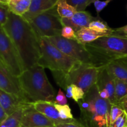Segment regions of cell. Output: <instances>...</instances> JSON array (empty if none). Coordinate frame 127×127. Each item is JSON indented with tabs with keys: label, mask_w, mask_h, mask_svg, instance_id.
<instances>
[{
	"label": "cell",
	"mask_w": 127,
	"mask_h": 127,
	"mask_svg": "<svg viewBox=\"0 0 127 127\" xmlns=\"http://www.w3.org/2000/svg\"><path fill=\"white\" fill-rule=\"evenodd\" d=\"M110 127H127V113L124 111V114L119 117Z\"/></svg>",
	"instance_id": "29"
},
{
	"label": "cell",
	"mask_w": 127,
	"mask_h": 127,
	"mask_svg": "<svg viewBox=\"0 0 127 127\" xmlns=\"http://www.w3.org/2000/svg\"><path fill=\"white\" fill-rule=\"evenodd\" d=\"M114 35H117L127 38V25L119 28L114 29Z\"/></svg>",
	"instance_id": "34"
},
{
	"label": "cell",
	"mask_w": 127,
	"mask_h": 127,
	"mask_svg": "<svg viewBox=\"0 0 127 127\" xmlns=\"http://www.w3.org/2000/svg\"><path fill=\"white\" fill-rule=\"evenodd\" d=\"M7 117H8V115H7L6 112L4 111L3 108L2 107V106L0 104V125L7 119Z\"/></svg>",
	"instance_id": "36"
},
{
	"label": "cell",
	"mask_w": 127,
	"mask_h": 127,
	"mask_svg": "<svg viewBox=\"0 0 127 127\" xmlns=\"http://www.w3.org/2000/svg\"><path fill=\"white\" fill-rule=\"evenodd\" d=\"M96 86L99 90H106L109 93L110 102L111 104H116L115 97V79L109 74L105 68V65L100 68Z\"/></svg>",
	"instance_id": "13"
},
{
	"label": "cell",
	"mask_w": 127,
	"mask_h": 127,
	"mask_svg": "<svg viewBox=\"0 0 127 127\" xmlns=\"http://www.w3.org/2000/svg\"><path fill=\"white\" fill-rule=\"evenodd\" d=\"M104 35L99 33L89 27L83 28L76 32V38L78 42L83 45H86L96 40L100 37H104Z\"/></svg>",
	"instance_id": "19"
},
{
	"label": "cell",
	"mask_w": 127,
	"mask_h": 127,
	"mask_svg": "<svg viewBox=\"0 0 127 127\" xmlns=\"http://www.w3.org/2000/svg\"><path fill=\"white\" fill-rule=\"evenodd\" d=\"M2 27L17 50L24 71L37 65L42 55L41 38L29 21L9 11Z\"/></svg>",
	"instance_id": "1"
},
{
	"label": "cell",
	"mask_w": 127,
	"mask_h": 127,
	"mask_svg": "<svg viewBox=\"0 0 127 127\" xmlns=\"http://www.w3.org/2000/svg\"><path fill=\"white\" fill-rule=\"evenodd\" d=\"M112 0H104V1H100V0H95L94 2V7L96 10L97 14L99 16L100 12L111 2Z\"/></svg>",
	"instance_id": "31"
},
{
	"label": "cell",
	"mask_w": 127,
	"mask_h": 127,
	"mask_svg": "<svg viewBox=\"0 0 127 127\" xmlns=\"http://www.w3.org/2000/svg\"><path fill=\"white\" fill-rule=\"evenodd\" d=\"M102 66L80 63L68 72L52 73L57 84L64 91L68 86L74 84L87 93L96 84L99 71Z\"/></svg>",
	"instance_id": "4"
},
{
	"label": "cell",
	"mask_w": 127,
	"mask_h": 127,
	"mask_svg": "<svg viewBox=\"0 0 127 127\" xmlns=\"http://www.w3.org/2000/svg\"><path fill=\"white\" fill-rule=\"evenodd\" d=\"M124 112V110L117 104H112L110 110V122L113 124L118 118L121 116Z\"/></svg>",
	"instance_id": "27"
},
{
	"label": "cell",
	"mask_w": 127,
	"mask_h": 127,
	"mask_svg": "<svg viewBox=\"0 0 127 127\" xmlns=\"http://www.w3.org/2000/svg\"><path fill=\"white\" fill-rule=\"evenodd\" d=\"M80 109L79 120L87 127H110L111 103L102 99L96 84L78 102Z\"/></svg>",
	"instance_id": "2"
},
{
	"label": "cell",
	"mask_w": 127,
	"mask_h": 127,
	"mask_svg": "<svg viewBox=\"0 0 127 127\" xmlns=\"http://www.w3.org/2000/svg\"><path fill=\"white\" fill-rule=\"evenodd\" d=\"M31 2L32 0H6L4 4L12 13L23 16L29 10Z\"/></svg>",
	"instance_id": "18"
},
{
	"label": "cell",
	"mask_w": 127,
	"mask_h": 127,
	"mask_svg": "<svg viewBox=\"0 0 127 127\" xmlns=\"http://www.w3.org/2000/svg\"><path fill=\"white\" fill-rule=\"evenodd\" d=\"M27 104L22 102L14 95L0 89V104L8 116Z\"/></svg>",
	"instance_id": "16"
},
{
	"label": "cell",
	"mask_w": 127,
	"mask_h": 127,
	"mask_svg": "<svg viewBox=\"0 0 127 127\" xmlns=\"http://www.w3.org/2000/svg\"><path fill=\"white\" fill-rule=\"evenodd\" d=\"M6 1V0H1V2H2V4H4L5 1Z\"/></svg>",
	"instance_id": "39"
},
{
	"label": "cell",
	"mask_w": 127,
	"mask_h": 127,
	"mask_svg": "<svg viewBox=\"0 0 127 127\" xmlns=\"http://www.w3.org/2000/svg\"><path fill=\"white\" fill-rule=\"evenodd\" d=\"M0 89L14 95L22 102L27 104L28 100L21 87L18 77L11 73L0 61Z\"/></svg>",
	"instance_id": "10"
},
{
	"label": "cell",
	"mask_w": 127,
	"mask_h": 127,
	"mask_svg": "<svg viewBox=\"0 0 127 127\" xmlns=\"http://www.w3.org/2000/svg\"><path fill=\"white\" fill-rule=\"evenodd\" d=\"M105 68L114 79H120L127 84V63L120 60H115L108 62Z\"/></svg>",
	"instance_id": "17"
},
{
	"label": "cell",
	"mask_w": 127,
	"mask_h": 127,
	"mask_svg": "<svg viewBox=\"0 0 127 127\" xmlns=\"http://www.w3.org/2000/svg\"><path fill=\"white\" fill-rule=\"evenodd\" d=\"M42 55L37 65L52 71L68 72L81 63L55 47L46 37H41Z\"/></svg>",
	"instance_id": "6"
},
{
	"label": "cell",
	"mask_w": 127,
	"mask_h": 127,
	"mask_svg": "<svg viewBox=\"0 0 127 127\" xmlns=\"http://www.w3.org/2000/svg\"><path fill=\"white\" fill-rule=\"evenodd\" d=\"M118 60H120L123 61V62H125V63H127V57H122V58H119V59H118Z\"/></svg>",
	"instance_id": "38"
},
{
	"label": "cell",
	"mask_w": 127,
	"mask_h": 127,
	"mask_svg": "<svg viewBox=\"0 0 127 127\" xmlns=\"http://www.w3.org/2000/svg\"><path fill=\"white\" fill-rule=\"evenodd\" d=\"M116 104L120 106L124 111L127 113V95L120 99Z\"/></svg>",
	"instance_id": "35"
},
{
	"label": "cell",
	"mask_w": 127,
	"mask_h": 127,
	"mask_svg": "<svg viewBox=\"0 0 127 127\" xmlns=\"http://www.w3.org/2000/svg\"><path fill=\"white\" fill-rule=\"evenodd\" d=\"M3 4H2V2H1V1H0V6H2V5H3Z\"/></svg>",
	"instance_id": "40"
},
{
	"label": "cell",
	"mask_w": 127,
	"mask_h": 127,
	"mask_svg": "<svg viewBox=\"0 0 127 127\" xmlns=\"http://www.w3.org/2000/svg\"><path fill=\"white\" fill-rule=\"evenodd\" d=\"M31 104L35 110H37L39 112L42 113V114H43L45 116L48 117V119L53 120L55 122L56 125L71 122L64 121L61 119L59 113L56 109L53 102L38 101L31 103Z\"/></svg>",
	"instance_id": "14"
},
{
	"label": "cell",
	"mask_w": 127,
	"mask_h": 127,
	"mask_svg": "<svg viewBox=\"0 0 127 127\" xmlns=\"http://www.w3.org/2000/svg\"><path fill=\"white\" fill-rule=\"evenodd\" d=\"M58 1L59 0H32L29 10L22 17L26 20L31 19L55 7Z\"/></svg>",
	"instance_id": "15"
},
{
	"label": "cell",
	"mask_w": 127,
	"mask_h": 127,
	"mask_svg": "<svg viewBox=\"0 0 127 127\" xmlns=\"http://www.w3.org/2000/svg\"><path fill=\"white\" fill-rule=\"evenodd\" d=\"M127 95V84L119 79H115V97L116 104L120 99Z\"/></svg>",
	"instance_id": "24"
},
{
	"label": "cell",
	"mask_w": 127,
	"mask_h": 127,
	"mask_svg": "<svg viewBox=\"0 0 127 127\" xmlns=\"http://www.w3.org/2000/svg\"><path fill=\"white\" fill-rule=\"evenodd\" d=\"M96 18L87 11H77L69 18H61V22L63 26L71 27L76 32L83 28L89 27L91 22Z\"/></svg>",
	"instance_id": "12"
},
{
	"label": "cell",
	"mask_w": 127,
	"mask_h": 127,
	"mask_svg": "<svg viewBox=\"0 0 127 127\" xmlns=\"http://www.w3.org/2000/svg\"><path fill=\"white\" fill-rule=\"evenodd\" d=\"M53 102H54V104L61 105H64L67 104L66 96L61 89H60L58 91V94L56 95L55 99Z\"/></svg>",
	"instance_id": "32"
},
{
	"label": "cell",
	"mask_w": 127,
	"mask_h": 127,
	"mask_svg": "<svg viewBox=\"0 0 127 127\" xmlns=\"http://www.w3.org/2000/svg\"><path fill=\"white\" fill-rule=\"evenodd\" d=\"M62 36L66 39L75 40L76 32L69 26H63L62 31Z\"/></svg>",
	"instance_id": "28"
},
{
	"label": "cell",
	"mask_w": 127,
	"mask_h": 127,
	"mask_svg": "<svg viewBox=\"0 0 127 127\" xmlns=\"http://www.w3.org/2000/svg\"><path fill=\"white\" fill-rule=\"evenodd\" d=\"M0 61L16 76L19 77L24 71L23 66L17 50L2 26H1Z\"/></svg>",
	"instance_id": "9"
},
{
	"label": "cell",
	"mask_w": 127,
	"mask_h": 127,
	"mask_svg": "<svg viewBox=\"0 0 127 127\" xmlns=\"http://www.w3.org/2000/svg\"><path fill=\"white\" fill-rule=\"evenodd\" d=\"M40 37L62 35L63 26L57 11V6L27 20Z\"/></svg>",
	"instance_id": "8"
},
{
	"label": "cell",
	"mask_w": 127,
	"mask_h": 127,
	"mask_svg": "<svg viewBox=\"0 0 127 127\" xmlns=\"http://www.w3.org/2000/svg\"><path fill=\"white\" fill-rule=\"evenodd\" d=\"M24 106L12 113L11 115H9L7 119L0 125H2L4 127H22L21 120H22L23 109Z\"/></svg>",
	"instance_id": "22"
},
{
	"label": "cell",
	"mask_w": 127,
	"mask_h": 127,
	"mask_svg": "<svg viewBox=\"0 0 127 127\" xmlns=\"http://www.w3.org/2000/svg\"><path fill=\"white\" fill-rule=\"evenodd\" d=\"M67 2L74 7L77 11H84L86 8L95 0H66Z\"/></svg>",
	"instance_id": "26"
},
{
	"label": "cell",
	"mask_w": 127,
	"mask_h": 127,
	"mask_svg": "<svg viewBox=\"0 0 127 127\" xmlns=\"http://www.w3.org/2000/svg\"><path fill=\"white\" fill-rule=\"evenodd\" d=\"M46 38L60 50L81 63L97 66H102L106 64L102 60L89 52L85 45L81 44L76 40L66 39L62 35Z\"/></svg>",
	"instance_id": "7"
},
{
	"label": "cell",
	"mask_w": 127,
	"mask_h": 127,
	"mask_svg": "<svg viewBox=\"0 0 127 127\" xmlns=\"http://www.w3.org/2000/svg\"><path fill=\"white\" fill-rule=\"evenodd\" d=\"M89 28L105 36L114 35V29L110 28L107 22L101 20L99 17H97L94 21L91 22Z\"/></svg>",
	"instance_id": "20"
},
{
	"label": "cell",
	"mask_w": 127,
	"mask_h": 127,
	"mask_svg": "<svg viewBox=\"0 0 127 127\" xmlns=\"http://www.w3.org/2000/svg\"><path fill=\"white\" fill-rule=\"evenodd\" d=\"M85 45L89 52L106 64L127 56V38L117 35L104 36Z\"/></svg>",
	"instance_id": "5"
},
{
	"label": "cell",
	"mask_w": 127,
	"mask_h": 127,
	"mask_svg": "<svg viewBox=\"0 0 127 127\" xmlns=\"http://www.w3.org/2000/svg\"><path fill=\"white\" fill-rule=\"evenodd\" d=\"M55 106L58 110L60 116L62 120L67 122H71L75 119L73 117L71 110L68 105L66 104V105H61L55 104Z\"/></svg>",
	"instance_id": "25"
},
{
	"label": "cell",
	"mask_w": 127,
	"mask_h": 127,
	"mask_svg": "<svg viewBox=\"0 0 127 127\" xmlns=\"http://www.w3.org/2000/svg\"><path fill=\"white\" fill-rule=\"evenodd\" d=\"M66 96L68 98H72L76 102L78 103L85 96L86 93L81 88L76 85L71 84L66 89Z\"/></svg>",
	"instance_id": "23"
},
{
	"label": "cell",
	"mask_w": 127,
	"mask_h": 127,
	"mask_svg": "<svg viewBox=\"0 0 127 127\" xmlns=\"http://www.w3.org/2000/svg\"><path fill=\"white\" fill-rule=\"evenodd\" d=\"M56 127H87L81 122L78 119H74L73 121L64 124H57Z\"/></svg>",
	"instance_id": "33"
},
{
	"label": "cell",
	"mask_w": 127,
	"mask_h": 127,
	"mask_svg": "<svg viewBox=\"0 0 127 127\" xmlns=\"http://www.w3.org/2000/svg\"><path fill=\"white\" fill-rule=\"evenodd\" d=\"M18 78L29 102H54L56 92L47 78L45 68L36 65L24 71Z\"/></svg>",
	"instance_id": "3"
},
{
	"label": "cell",
	"mask_w": 127,
	"mask_h": 127,
	"mask_svg": "<svg viewBox=\"0 0 127 127\" xmlns=\"http://www.w3.org/2000/svg\"><path fill=\"white\" fill-rule=\"evenodd\" d=\"M21 125L22 127H56L53 120L35 110L31 103L24 107Z\"/></svg>",
	"instance_id": "11"
},
{
	"label": "cell",
	"mask_w": 127,
	"mask_h": 127,
	"mask_svg": "<svg viewBox=\"0 0 127 127\" xmlns=\"http://www.w3.org/2000/svg\"><path fill=\"white\" fill-rule=\"evenodd\" d=\"M99 94L102 99L109 100V94L106 90H105V89L99 90Z\"/></svg>",
	"instance_id": "37"
},
{
	"label": "cell",
	"mask_w": 127,
	"mask_h": 127,
	"mask_svg": "<svg viewBox=\"0 0 127 127\" xmlns=\"http://www.w3.org/2000/svg\"><path fill=\"white\" fill-rule=\"evenodd\" d=\"M57 11L61 18H69L77 12L74 7L67 2L66 0H59L57 5Z\"/></svg>",
	"instance_id": "21"
},
{
	"label": "cell",
	"mask_w": 127,
	"mask_h": 127,
	"mask_svg": "<svg viewBox=\"0 0 127 127\" xmlns=\"http://www.w3.org/2000/svg\"><path fill=\"white\" fill-rule=\"evenodd\" d=\"M8 14V9L4 4L0 6V26H3L6 23Z\"/></svg>",
	"instance_id": "30"
}]
</instances>
